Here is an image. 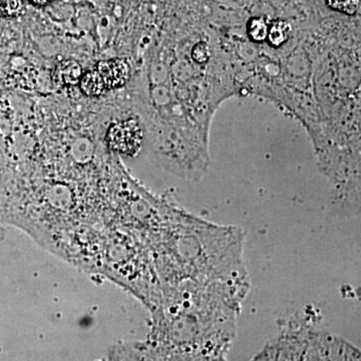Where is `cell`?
Segmentation results:
<instances>
[{
  "label": "cell",
  "mask_w": 361,
  "mask_h": 361,
  "mask_svg": "<svg viewBox=\"0 0 361 361\" xmlns=\"http://www.w3.org/2000/svg\"><path fill=\"white\" fill-rule=\"evenodd\" d=\"M178 307L157 317L154 348L190 357L219 360L231 343L244 295L223 286L184 284Z\"/></svg>",
  "instance_id": "obj_1"
},
{
  "label": "cell",
  "mask_w": 361,
  "mask_h": 361,
  "mask_svg": "<svg viewBox=\"0 0 361 361\" xmlns=\"http://www.w3.org/2000/svg\"><path fill=\"white\" fill-rule=\"evenodd\" d=\"M129 78V66L123 59L104 61L82 75L80 89L87 96L99 97L108 90L123 87Z\"/></svg>",
  "instance_id": "obj_2"
},
{
  "label": "cell",
  "mask_w": 361,
  "mask_h": 361,
  "mask_svg": "<svg viewBox=\"0 0 361 361\" xmlns=\"http://www.w3.org/2000/svg\"><path fill=\"white\" fill-rule=\"evenodd\" d=\"M142 130L135 120H126L111 125L106 133V142L114 151L127 156H134L141 149Z\"/></svg>",
  "instance_id": "obj_3"
},
{
  "label": "cell",
  "mask_w": 361,
  "mask_h": 361,
  "mask_svg": "<svg viewBox=\"0 0 361 361\" xmlns=\"http://www.w3.org/2000/svg\"><path fill=\"white\" fill-rule=\"evenodd\" d=\"M109 361H213L165 353L147 344L137 348H116Z\"/></svg>",
  "instance_id": "obj_4"
},
{
  "label": "cell",
  "mask_w": 361,
  "mask_h": 361,
  "mask_svg": "<svg viewBox=\"0 0 361 361\" xmlns=\"http://www.w3.org/2000/svg\"><path fill=\"white\" fill-rule=\"evenodd\" d=\"M82 71L77 61H63L59 63L52 71V80L59 85H77L82 78Z\"/></svg>",
  "instance_id": "obj_5"
},
{
  "label": "cell",
  "mask_w": 361,
  "mask_h": 361,
  "mask_svg": "<svg viewBox=\"0 0 361 361\" xmlns=\"http://www.w3.org/2000/svg\"><path fill=\"white\" fill-rule=\"evenodd\" d=\"M291 35V25L285 20H276L268 30L267 39L273 47H280L288 40Z\"/></svg>",
  "instance_id": "obj_6"
},
{
  "label": "cell",
  "mask_w": 361,
  "mask_h": 361,
  "mask_svg": "<svg viewBox=\"0 0 361 361\" xmlns=\"http://www.w3.org/2000/svg\"><path fill=\"white\" fill-rule=\"evenodd\" d=\"M268 30L269 27L264 18H254L249 21L248 35L254 42H260L267 39Z\"/></svg>",
  "instance_id": "obj_7"
},
{
  "label": "cell",
  "mask_w": 361,
  "mask_h": 361,
  "mask_svg": "<svg viewBox=\"0 0 361 361\" xmlns=\"http://www.w3.org/2000/svg\"><path fill=\"white\" fill-rule=\"evenodd\" d=\"M327 4L334 11L349 16L356 13L360 8V0H327Z\"/></svg>",
  "instance_id": "obj_8"
},
{
  "label": "cell",
  "mask_w": 361,
  "mask_h": 361,
  "mask_svg": "<svg viewBox=\"0 0 361 361\" xmlns=\"http://www.w3.org/2000/svg\"><path fill=\"white\" fill-rule=\"evenodd\" d=\"M21 7L20 0H0V16H16Z\"/></svg>",
  "instance_id": "obj_9"
},
{
  "label": "cell",
  "mask_w": 361,
  "mask_h": 361,
  "mask_svg": "<svg viewBox=\"0 0 361 361\" xmlns=\"http://www.w3.org/2000/svg\"><path fill=\"white\" fill-rule=\"evenodd\" d=\"M209 56H210V51H209V47L205 42H200V44L195 45L193 59L197 63H206L208 61Z\"/></svg>",
  "instance_id": "obj_10"
},
{
  "label": "cell",
  "mask_w": 361,
  "mask_h": 361,
  "mask_svg": "<svg viewBox=\"0 0 361 361\" xmlns=\"http://www.w3.org/2000/svg\"><path fill=\"white\" fill-rule=\"evenodd\" d=\"M32 4L35 6H47V4H51L54 0H30Z\"/></svg>",
  "instance_id": "obj_11"
}]
</instances>
